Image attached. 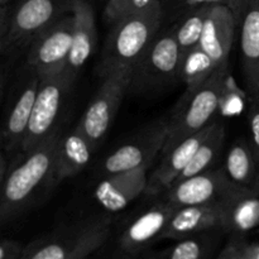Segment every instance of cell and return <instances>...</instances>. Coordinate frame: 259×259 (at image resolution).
Masks as SVG:
<instances>
[{
	"mask_svg": "<svg viewBox=\"0 0 259 259\" xmlns=\"http://www.w3.org/2000/svg\"><path fill=\"white\" fill-rule=\"evenodd\" d=\"M60 134L56 132L47 141L28 152L20 162L7 171L2 179L0 220L3 224L12 222L28 206L35 192L45 184L52 182L53 164Z\"/></svg>",
	"mask_w": 259,
	"mask_h": 259,
	"instance_id": "6da1fadb",
	"label": "cell"
},
{
	"mask_svg": "<svg viewBox=\"0 0 259 259\" xmlns=\"http://www.w3.org/2000/svg\"><path fill=\"white\" fill-rule=\"evenodd\" d=\"M162 15V5L156 0L146 9L128 13L113 24L100 66L103 77L118 68H134L158 35Z\"/></svg>",
	"mask_w": 259,
	"mask_h": 259,
	"instance_id": "7a4b0ae2",
	"label": "cell"
},
{
	"mask_svg": "<svg viewBox=\"0 0 259 259\" xmlns=\"http://www.w3.org/2000/svg\"><path fill=\"white\" fill-rule=\"evenodd\" d=\"M76 0H20L0 7V50L12 56L29 47L48 27L72 13Z\"/></svg>",
	"mask_w": 259,
	"mask_h": 259,
	"instance_id": "3957f363",
	"label": "cell"
},
{
	"mask_svg": "<svg viewBox=\"0 0 259 259\" xmlns=\"http://www.w3.org/2000/svg\"><path fill=\"white\" fill-rule=\"evenodd\" d=\"M110 233V218L80 219L28 244L20 259H88L105 244Z\"/></svg>",
	"mask_w": 259,
	"mask_h": 259,
	"instance_id": "277c9868",
	"label": "cell"
},
{
	"mask_svg": "<svg viewBox=\"0 0 259 259\" xmlns=\"http://www.w3.org/2000/svg\"><path fill=\"white\" fill-rule=\"evenodd\" d=\"M228 76V68L218 67L204 86L189 99L180 101L176 113L169 119V132L162 153L172 151L189 137L199 133L219 113L220 98Z\"/></svg>",
	"mask_w": 259,
	"mask_h": 259,
	"instance_id": "5b68a950",
	"label": "cell"
},
{
	"mask_svg": "<svg viewBox=\"0 0 259 259\" xmlns=\"http://www.w3.org/2000/svg\"><path fill=\"white\" fill-rule=\"evenodd\" d=\"M132 73V67H121L103 77L100 89L78 121L77 128L88 137L95 149L105 138L124 95L131 89Z\"/></svg>",
	"mask_w": 259,
	"mask_h": 259,
	"instance_id": "8992f818",
	"label": "cell"
},
{
	"mask_svg": "<svg viewBox=\"0 0 259 259\" xmlns=\"http://www.w3.org/2000/svg\"><path fill=\"white\" fill-rule=\"evenodd\" d=\"M181 62L182 53L172 28L157 35L143 57L134 66L131 89L152 91L169 85L180 78Z\"/></svg>",
	"mask_w": 259,
	"mask_h": 259,
	"instance_id": "52a82bcc",
	"label": "cell"
},
{
	"mask_svg": "<svg viewBox=\"0 0 259 259\" xmlns=\"http://www.w3.org/2000/svg\"><path fill=\"white\" fill-rule=\"evenodd\" d=\"M72 83L66 70L40 77L27 137L20 149L22 153L43 143L57 132L58 116Z\"/></svg>",
	"mask_w": 259,
	"mask_h": 259,
	"instance_id": "ba28073f",
	"label": "cell"
},
{
	"mask_svg": "<svg viewBox=\"0 0 259 259\" xmlns=\"http://www.w3.org/2000/svg\"><path fill=\"white\" fill-rule=\"evenodd\" d=\"M73 14L65 15L43 30L29 46L28 70L39 77L66 70L73 40Z\"/></svg>",
	"mask_w": 259,
	"mask_h": 259,
	"instance_id": "9c48e42d",
	"label": "cell"
},
{
	"mask_svg": "<svg viewBox=\"0 0 259 259\" xmlns=\"http://www.w3.org/2000/svg\"><path fill=\"white\" fill-rule=\"evenodd\" d=\"M169 120H157L143 128L132 141L121 144L109 154L101 167L104 176L151 166L168 138Z\"/></svg>",
	"mask_w": 259,
	"mask_h": 259,
	"instance_id": "30bf717a",
	"label": "cell"
},
{
	"mask_svg": "<svg viewBox=\"0 0 259 259\" xmlns=\"http://www.w3.org/2000/svg\"><path fill=\"white\" fill-rule=\"evenodd\" d=\"M240 185L228 177L224 169H207L199 175L175 182L167 190V201L177 207L220 201Z\"/></svg>",
	"mask_w": 259,
	"mask_h": 259,
	"instance_id": "8fae6325",
	"label": "cell"
},
{
	"mask_svg": "<svg viewBox=\"0 0 259 259\" xmlns=\"http://www.w3.org/2000/svg\"><path fill=\"white\" fill-rule=\"evenodd\" d=\"M176 210V205L166 201L149 207L139 215L119 239L121 253L128 258L141 254L154 240H158Z\"/></svg>",
	"mask_w": 259,
	"mask_h": 259,
	"instance_id": "7c38bea8",
	"label": "cell"
},
{
	"mask_svg": "<svg viewBox=\"0 0 259 259\" xmlns=\"http://www.w3.org/2000/svg\"><path fill=\"white\" fill-rule=\"evenodd\" d=\"M151 166L139 167L131 171L106 176L95 189V199L109 212L125 209L139 195L146 192L148 172Z\"/></svg>",
	"mask_w": 259,
	"mask_h": 259,
	"instance_id": "4fadbf2b",
	"label": "cell"
},
{
	"mask_svg": "<svg viewBox=\"0 0 259 259\" xmlns=\"http://www.w3.org/2000/svg\"><path fill=\"white\" fill-rule=\"evenodd\" d=\"M40 77L28 70V77L20 88L17 98L13 101L9 114L5 120L2 133L3 149L8 153L22 149L23 142L27 137L30 116L34 108L35 98L39 89Z\"/></svg>",
	"mask_w": 259,
	"mask_h": 259,
	"instance_id": "5bb4252c",
	"label": "cell"
},
{
	"mask_svg": "<svg viewBox=\"0 0 259 259\" xmlns=\"http://www.w3.org/2000/svg\"><path fill=\"white\" fill-rule=\"evenodd\" d=\"M235 27L237 22L229 5H212L205 23L200 47L212 58L217 67L228 68Z\"/></svg>",
	"mask_w": 259,
	"mask_h": 259,
	"instance_id": "9a60e30c",
	"label": "cell"
},
{
	"mask_svg": "<svg viewBox=\"0 0 259 259\" xmlns=\"http://www.w3.org/2000/svg\"><path fill=\"white\" fill-rule=\"evenodd\" d=\"M211 126L212 123L200 131L199 133L189 137L186 141L175 147L172 151L164 153L159 166L154 169V172L148 179L146 194L157 195L169 189V186L179 179L180 175L189 166L199 147L209 136Z\"/></svg>",
	"mask_w": 259,
	"mask_h": 259,
	"instance_id": "2e32d148",
	"label": "cell"
},
{
	"mask_svg": "<svg viewBox=\"0 0 259 259\" xmlns=\"http://www.w3.org/2000/svg\"><path fill=\"white\" fill-rule=\"evenodd\" d=\"M220 227H222L220 201L177 207L167 227L159 235L158 240H181L207 230L222 229Z\"/></svg>",
	"mask_w": 259,
	"mask_h": 259,
	"instance_id": "e0dca14e",
	"label": "cell"
},
{
	"mask_svg": "<svg viewBox=\"0 0 259 259\" xmlns=\"http://www.w3.org/2000/svg\"><path fill=\"white\" fill-rule=\"evenodd\" d=\"M222 230L245 235L259 227V190L240 187L220 200Z\"/></svg>",
	"mask_w": 259,
	"mask_h": 259,
	"instance_id": "ac0fdd59",
	"label": "cell"
},
{
	"mask_svg": "<svg viewBox=\"0 0 259 259\" xmlns=\"http://www.w3.org/2000/svg\"><path fill=\"white\" fill-rule=\"evenodd\" d=\"M75 28L73 40L66 72L71 81H75L81 68L85 66L96 47L95 13L90 0H76L72 9Z\"/></svg>",
	"mask_w": 259,
	"mask_h": 259,
	"instance_id": "d6986e66",
	"label": "cell"
},
{
	"mask_svg": "<svg viewBox=\"0 0 259 259\" xmlns=\"http://www.w3.org/2000/svg\"><path fill=\"white\" fill-rule=\"evenodd\" d=\"M94 151L91 142L77 126L60 138L51 184H60L80 174L90 162Z\"/></svg>",
	"mask_w": 259,
	"mask_h": 259,
	"instance_id": "ffe728a7",
	"label": "cell"
},
{
	"mask_svg": "<svg viewBox=\"0 0 259 259\" xmlns=\"http://www.w3.org/2000/svg\"><path fill=\"white\" fill-rule=\"evenodd\" d=\"M242 62L249 91L254 86L259 60V0H248L242 24Z\"/></svg>",
	"mask_w": 259,
	"mask_h": 259,
	"instance_id": "44dd1931",
	"label": "cell"
},
{
	"mask_svg": "<svg viewBox=\"0 0 259 259\" xmlns=\"http://www.w3.org/2000/svg\"><path fill=\"white\" fill-rule=\"evenodd\" d=\"M224 171L235 184L259 190V162L252 144L248 142L238 141L230 147Z\"/></svg>",
	"mask_w": 259,
	"mask_h": 259,
	"instance_id": "7402d4cb",
	"label": "cell"
},
{
	"mask_svg": "<svg viewBox=\"0 0 259 259\" xmlns=\"http://www.w3.org/2000/svg\"><path fill=\"white\" fill-rule=\"evenodd\" d=\"M217 68L212 58L200 46L186 53L182 57L181 70H180V80L186 86V91L180 101L186 100L194 95L210 80Z\"/></svg>",
	"mask_w": 259,
	"mask_h": 259,
	"instance_id": "603a6c76",
	"label": "cell"
},
{
	"mask_svg": "<svg viewBox=\"0 0 259 259\" xmlns=\"http://www.w3.org/2000/svg\"><path fill=\"white\" fill-rule=\"evenodd\" d=\"M222 229H212L179 240L174 247L147 259H212ZM223 232V230H222Z\"/></svg>",
	"mask_w": 259,
	"mask_h": 259,
	"instance_id": "cb8c5ba5",
	"label": "cell"
},
{
	"mask_svg": "<svg viewBox=\"0 0 259 259\" xmlns=\"http://www.w3.org/2000/svg\"><path fill=\"white\" fill-rule=\"evenodd\" d=\"M224 137L225 131L223 123L214 121L209 136L206 137V139L199 147V149L196 151L195 156L192 157L189 166L185 168V171L180 175L179 179L175 182L190 179V177L195 176V175H199L201 172L207 171L210 168V166L215 162L217 157L219 156L220 151H222L223 144H224Z\"/></svg>",
	"mask_w": 259,
	"mask_h": 259,
	"instance_id": "d4e9b609",
	"label": "cell"
},
{
	"mask_svg": "<svg viewBox=\"0 0 259 259\" xmlns=\"http://www.w3.org/2000/svg\"><path fill=\"white\" fill-rule=\"evenodd\" d=\"M212 5H201L189 10L184 19L174 27L177 43L181 50L182 57L194 48L199 47L201 42L205 23Z\"/></svg>",
	"mask_w": 259,
	"mask_h": 259,
	"instance_id": "484cf974",
	"label": "cell"
},
{
	"mask_svg": "<svg viewBox=\"0 0 259 259\" xmlns=\"http://www.w3.org/2000/svg\"><path fill=\"white\" fill-rule=\"evenodd\" d=\"M214 259H259V243L250 242L244 235H230Z\"/></svg>",
	"mask_w": 259,
	"mask_h": 259,
	"instance_id": "4316f807",
	"label": "cell"
},
{
	"mask_svg": "<svg viewBox=\"0 0 259 259\" xmlns=\"http://www.w3.org/2000/svg\"><path fill=\"white\" fill-rule=\"evenodd\" d=\"M244 93L238 88L234 80H232V77L228 75L227 80H225L224 89L222 91L219 111L223 113V115L225 116L238 115V114L242 113V110L244 109Z\"/></svg>",
	"mask_w": 259,
	"mask_h": 259,
	"instance_id": "83f0119b",
	"label": "cell"
},
{
	"mask_svg": "<svg viewBox=\"0 0 259 259\" xmlns=\"http://www.w3.org/2000/svg\"><path fill=\"white\" fill-rule=\"evenodd\" d=\"M248 124L250 129V144L259 162V90L252 91L248 106Z\"/></svg>",
	"mask_w": 259,
	"mask_h": 259,
	"instance_id": "f1b7e54d",
	"label": "cell"
},
{
	"mask_svg": "<svg viewBox=\"0 0 259 259\" xmlns=\"http://www.w3.org/2000/svg\"><path fill=\"white\" fill-rule=\"evenodd\" d=\"M133 0H108L104 9V19L109 24H115L131 9Z\"/></svg>",
	"mask_w": 259,
	"mask_h": 259,
	"instance_id": "f546056e",
	"label": "cell"
},
{
	"mask_svg": "<svg viewBox=\"0 0 259 259\" xmlns=\"http://www.w3.org/2000/svg\"><path fill=\"white\" fill-rule=\"evenodd\" d=\"M27 245L15 239H3L0 243V259H20Z\"/></svg>",
	"mask_w": 259,
	"mask_h": 259,
	"instance_id": "4dcf8cb0",
	"label": "cell"
},
{
	"mask_svg": "<svg viewBox=\"0 0 259 259\" xmlns=\"http://www.w3.org/2000/svg\"><path fill=\"white\" fill-rule=\"evenodd\" d=\"M248 0H229V8L232 9L233 14L235 17V22H237V25L242 24L243 14H244V10L247 8Z\"/></svg>",
	"mask_w": 259,
	"mask_h": 259,
	"instance_id": "1f68e13d",
	"label": "cell"
},
{
	"mask_svg": "<svg viewBox=\"0 0 259 259\" xmlns=\"http://www.w3.org/2000/svg\"><path fill=\"white\" fill-rule=\"evenodd\" d=\"M187 7L190 9L196 7H201V5H217V4H229V0H186Z\"/></svg>",
	"mask_w": 259,
	"mask_h": 259,
	"instance_id": "d6a6232c",
	"label": "cell"
},
{
	"mask_svg": "<svg viewBox=\"0 0 259 259\" xmlns=\"http://www.w3.org/2000/svg\"><path fill=\"white\" fill-rule=\"evenodd\" d=\"M154 2H156V0H133L131 5V9H129V13L139 12V10L146 9L147 7L153 4Z\"/></svg>",
	"mask_w": 259,
	"mask_h": 259,
	"instance_id": "836d02e7",
	"label": "cell"
},
{
	"mask_svg": "<svg viewBox=\"0 0 259 259\" xmlns=\"http://www.w3.org/2000/svg\"><path fill=\"white\" fill-rule=\"evenodd\" d=\"M257 90H259V60H258V65H257V73H255L254 86H253V89L250 90V93H252V91H257Z\"/></svg>",
	"mask_w": 259,
	"mask_h": 259,
	"instance_id": "e575fe53",
	"label": "cell"
},
{
	"mask_svg": "<svg viewBox=\"0 0 259 259\" xmlns=\"http://www.w3.org/2000/svg\"><path fill=\"white\" fill-rule=\"evenodd\" d=\"M10 2H12V0H0V7H2V5H10Z\"/></svg>",
	"mask_w": 259,
	"mask_h": 259,
	"instance_id": "d590c367",
	"label": "cell"
}]
</instances>
